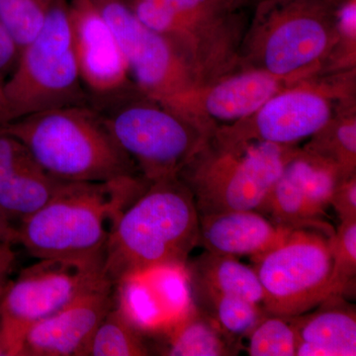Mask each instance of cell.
Listing matches in <instances>:
<instances>
[{
	"label": "cell",
	"instance_id": "6da1fadb",
	"mask_svg": "<svg viewBox=\"0 0 356 356\" xmlns=\"http://www.w3.org/2000/svg\"><path fill=\"white\" fill-rule=\"evenodd\" d=\"M199 214L179 177L149 182L112 226L104 257L113 284L152 269L185 266L198 245Z\"/></svg>",
	"mask_w": 356,
	"mask_h": 356
},
{
	"label": "cell",
	"instance_id": "7a4b0ae2",
	"mask_svg": "<svg viewBox=\"0 0 356 356\" xmlns=\"http://www.w3.org/2000/svg\"><path fill=\"white\" fill-rule=\"evenodd\" d=\"M149 184L142 175L107 184L64 181L48 202L21 220L18 243L38 259H104L114 222Z\"/></svg>",
	"mask_w": 356,
	"mask_h": 356
},
{
	"label": "cell",
	"instance_id": "3957f363",
	"mask_svg": "<svg viewBox=\"0 0 356 356\" xmlns=\"http://www.w3.org/2000/svg\"><path fill=\"white\" fill-rule=\"evenodd\" d=\"M0 130L19 140L44 172L62 181L107 184L140 175L90 105L28 115Z\"/></svg>",
	"mask_w": 356,
	"mask_h": 356
},
{
	"label": "cell",
	"instance_id": "277c9868",
	"mask_svg": "<svg viewBox=\"0 0 356 356\" xmlns=\"http://www.w3.org/2000/svg\"><path fill=\"white\" fill-rule=\"evenodd\" d=\"M337 0H259L238 54L236 69L287 79L320 72L337 40Z\"/></svg>",
	"mask_w": 356,
	"mask_h": 356
},
{
	"label": "cell",
	"instance_id": "5b68a950",
	"mask_svg": "<svg viewBox=\"0 0 356 356\" xmlns=\"http://www.w3.org/2000/svg\"><path fill=\"white\" fill-rule=\"evenodd\" d=\"M252 0H127L133 13L175 47L197 86L235 70Z\"/></svg>",
	"mask_w": 356,
	"mask_h": 356
},
{
	"label": "cell",
	"instance_id": "8992f818",
	"mask_svg": "<svg viewBox=\"0 0 356 356\" xmlns=\"http://www.w3.org/2000/svg\"><path fill=\"white\" fill-rule=\"evenodd\" d=\"M298 147L264 142L226 144L212 135L177 177L191 191L199 215L259 212Z\"/></svg>",
	"mask_w": 356,
	"mask_h": 356
},
{
	"label": "cell",
	"instance_id": "52a82bcc",
	"mask_svg": "<svg viewBox=\"0 0 356 356\" xmlns=\"http://www.w3.org/2000/svg\"><path fill=\"white\" fill-rule=\"evenodd\" d=\"M149 182L177 177L210 137L203 129L136 88L90 105Z\"/></svg>",
	"mask_w": 356,
	"mask_h": 356
},
{
	"label": "cell",
	"instance_id": "ba28073f",
	"mask_svg": "<svg viewBox=\"0 0 356 356\" xmlns=\"http://www.w3.org/2000/svg\"><path fill=\"white\" fill-rule=\"evenodd\" d=\"M10 122L46 110L89 105L81 81L69 0H51L41 30L21 49L3 81Z\"/></svg>",
	"mask_w": 356,
	"mask_h": 356
},
{
	"label": "cell",
	"instance_id": "9c48e42d",
	"mask_svg": "<svg viewBox=\"0 0 356 356\" xmlns=\"http://www.w3.org/2000/svg\"><path fill=\"white\" fill-rule=\"evenodd\" d=\"M356 103V69L317 74L283 89L254 112L213 136L226 144L264 142L299 146L348 105Z\"/></svg>",
	"mask_w": 356,
	"mask_h": 356
},
{
	"label": "cell",
	"instance_id": "30bf717a",
	"mask_svg": "<svg viewBox=\"0 0 356 356\" xmlns=\"http://www.w3.org/2000/svg\"><path fill=\"white\" fill-rule=\"evenodd\" d=\"M327 238L315 229H293L277 247L252 259L268 315L296 317L339 295Z\"/></svg>",
	"mask_w": 356,
	"mask_h": 356
},
{
	"label": "cell",
	"instance_id": "8fae6325",
	"mask_svg": "<svg viewBox=\"0 0 356 356\" xmlns=\"http://www.w3.org/2000/svg\"><path fill=\"white\" fill-rule=\"evenodd\" d=\"M105 280L104 259H44L21 270L0 299V330L11 356H19L30 327Z\"/></svg>",
	"mask_w": 356,
	"mask_h": 356
},
{
	"label": "cell",
	"instance_id": "7c38bea8",
	"mask_svg": "<svg viewBox=\"0 0 356 356\" xmlns=\"http://www.w3.org/2000/svg\"><path fill=\"white\" fill-rule=\"evenodd\" d=\"M91 1L111 28L136 88L168 107L197 86L177 47L140 22L127 0Z\"/></svg>",
	"mask_w": 356,
	"mask_h": 356
},
{
	"label": "cell",
	"instance_id": "4fadbf2b",
	"mask_svg": "<svg viewBox=\"0 0 356 356\" xmlns=\"http://www.w3.org/2000/svg\"><path fill=\"white\" fill-rule=\"evenodd\" d=\"M343 178L337 166L298 147L259 212L278 226L330 236L334 229L324 221L325 211Z\"/></svg>",
	"mask_w": 356,
	"mask_h": 356
},
{
	"label": "cell",
	"instance_id": "5bb4252c",
	"mask_svg": "<svg viewBox=\"0 0 356 356\" xmlns=\"http://www.w3.org/2000/svg\"><path fill=\"white\" fill-rule=\"evenodd\" d=\"M300 81L261 70L238 67L191 89L168 108L213 135L217 128L232 125L254 114L273 96Z\"/></svg>",
	"mask_w": 356,
	"mask_h": 356
},
{
	"label": "cell",
	"instance_id": "9a60e30c",
	"mask_svg": "<svg viewBox=\"0 0 356 356\" xmlns=\"http://www.w3.org/2000/svg\"><path fill=\"white\" fill-rule=\"evenodd\" d=\"M74 50L89 105L104 102L134 86L111 28L91 0H70Z\"/></svg>",
	"mask_w": 356,
	"mask_h": 356
},
{
	"label": "cell",
	"instance_id": "2e32d148",
	"mask_svg": "<svg viewBox=\"0 0 356 356\" xmlns=\"http://www.w3.org/2000/svg\"><path fill=\"white\" fill-rule=\"evenodd\" d=\"M113 286L105 280L33 325L23 337L19 356H84L98 325L113 307Z\"/></svg>",
	"mask_w": 356,
	"mask_h": 356
},
{
	"label": "cell",
	"instance_id": "e0dca14e",
	"mask_svg": "<svg viewBox=\"0 0 356 356\" xmlns=\"http://www.w3.org/2000/svg\"><path fill=\"white\" fill-rule=\"evenodd\" d=\"M60 184L37 165L19 140L0 130V211L10 221L36 212Z\"/></svg>",
	"mask_w": 356,
	"mask_h": 356
},
{
	"label": "cell",
	"instance_id": "ac0fdd59",
	"mask_svg": "<svg viewBox=\"0 0 356 356\" xmlns=\"http://www.w3.org/2000/svg\"><path fill=\"white\" fill-rule=\"evenodd\" d=\"M292 231L257 211H225L199 215L198 245L214 254L254 259L277 247Z\"/></svg>",
	"mask_w": 356,
	"mask_h": 356
},
{
	"label": "cell",
	"instance_id": "d6986e66",
	"mask_svg": "<svg viewBox=\"0 0 356 356\" xmlns=\"http://www.w3.org/2000/svg\"><path fill=\"white\" fill-rule=\"evenodd\" d=\"M297 339L296 356H355L356 313L334 295L313 310L288 318Z\"/></svg>",
	"mask_w": 356,
	"mask_h": 356
},
{
	"label": "cell",
	"instance_id": "ffe728a7",
	"mask_svg": "<svg viewBox=\"0 0 356 356\" xmlns=\"http://www.w3.org/2000/svg\"><path fill=\"white\" fill-rule=\"evenodd\" d=\"M191 291H204L240 297L262 305L264 291L254 267L242 264L236 257L203 252L187 261Z\"/></svg>",
	"mask_w": 356,
	"mask_h": 356
},
{
	"label": "cell",
	"instance_id": "44dd1931",
	"mask_svg": "<svg viewBox=\"0 0 356 356\" xmlns=\"http://www.w3.org/2000/svg\"><path fill=\"white\" fill-rule=\"evenodd\" d=\"M159 355L166 356H233L242 346L229 339L197 307L158 334Z\"/></svg>",
	"mask_w": 356,
	"mask_h": 356
},
{
	"label": "cell",
	"instance_id": "7402d4cb",
	"mask_svg": "<svg viewBox=\"0 0 356 356\" xmlns=\"http://www.w3.org/2000/svg\"><path fill=\"white\" fill-rule=\"evenodd\" d=\"M337 166L344 177L356 173V103L339 110L302 147Z\"/></svg>",
	"mask_w": 356,
	"mask_h": 356
},
{
	"label": "cell",
	"instance_id": "603a6c76",
	"mask_svg": "<svg viewBox=\"0 0 356 356\" xmlns=\"http://www.w3.org/2000/svg\"><path fill=\"white\" fill-rule=\"evenodd\" d=\"M191 292L194 305L212 318L225 334L242 348L245 337L267 315L262 305L240 297L204 291Z\"/></svg>",
	"mask_w": 356,
	"mask_h": 356
},
{
	"label": "cell",
	"instance_id": "cb8c5ba5",
	"mask_svg": "<svg viewBox=\"0 0 356 356\" xmlns=\"http://www.w3.org/2000/svg\"><path fill=\"white\" fill-rule=\"evenodd\" d=\"M147 339L120 307H112L98 325L84 356L149 355L152 350Z\"/></svg>",
	"mask_w": 356,
	"mask_h": 356
},
{
	"label": "cell",
	"instance_id": "d4e9b609",
	"mask_svg": "<svg viewBox=\"0 0 356 356\" xmlns=\"http://www.w3.org/2000/svg\"><path fill=\"white\" fill-rule=\"evenodd\" d=\"M250 356H296L297 339L288 318L267 315L245 337Z\"/></svg>",
	"mask_w": 356,
	"mask_h": 356
},
{
	"label": "cell",
	"instance_id": "484cf974",
	"mask_svg": "<svg viewBox=\"0 0 356 356\" xmlns=\"http://www.w3.org/2000/svg\"><path fill=\"white\" fill-rule=\"evenodd\" d=\"M51 0H0V21L21 49L37 36Z\"/></svg>",
	"mask_w": 356,
	"mask_h": 356
},
{
	"label": "cell",
	"instance_id": "4316f807",
	"mask_svg": "<svg viewBox=\"0 0 356 356\" xmlns=\"http://www.w3.org/2000/svg\"><path fill=\"white\" fill-rule=\"evenodd\" d=\"M337 40L318 74L356 69V0H337Z\"/></svg>",
	"mask_w": 356,
	"mask_h": 356
},
{
	"label": "cell",
	"instance_id": "83f0119b",
	"mask_svg": "<svg viewBox=\"0 0 356 356\" xmlns=\"http://www.w3.org/2000/svg\"><path fill=\"white\" fill-rule=\"evenodd\" d=\"M332 259V280L337 293L346 297L355 290L356 220L341 222L327 238Z\"/></svg>",
	"mask_w": 356,
	"mask_h": 356
},
{
	"label": "cell",
	"instance_id": "f1b7e54d",
	"mask_svg": "<svg viewBox=\"0 0 356 356\" xmlns=\"http://www.w3.org/2000/svg\"><path fill=\"white\" fill-rule=\"evenodd\" d=\"M330 206L336 211L339 221L356 220V173L339 182L332 193Z\"/></svg>",
	"mask_w": 356,
	"mask_h": 356
},
{
	"label": "cell",
	"instance_id": "f546056e",
	"mask_svg": "<svg viewBox=\"0 0 356 356\" xmlns=\"http://www.w3.org/2000/svg\"><path fill=\"white\" fill-rule=\"evenodd\" d=\"M20 48L6 26L0 21V81L13 72L20 55Z\"/></svg>",
	"mask_w": 356,
	"mask_h": 356
},
{
	"label": "cell",
	"instance_id": "4dcf8cb0",
	"mask_svg": "<svg viewBox=\"0 0 356 356\" xmlns=\"http://www.w3.org/2000/svg\"><path fill=\"white\" fill-rule=\"evenodd\" d=\"M13 243L0 241V299L6 292L16 262Z\"/></svg>",
	"mask_w": 356,
	"mask_h": 356
},
{
	"label": "cell",
	"instance_id": "1f68e13d",
	"mask_svg": "<svg viewBox=\"0 0 356 356\" xmlns=\"http://www.w3.org/2000/svg\"><path fill=\"white\" fill-rule=\"evenodd\" d=\"M0 241L8 242L13 245L18 243L17 228L1 211H0Z\"/></svg>",
	"mask_w": 356,
	"mask_h": 356
},
{
	"label": "cell",
	"instance_id": "d6a6232c",
	"mask_svg": "<svg viewBox=\"0 0 356 356\" xmlns=\"http://www.w3.org/2000/svg\"><path fill=\"white\" fill-rule=\"evenodd\" d=\"M10 122L8 105L3 92V81H0V126Z\"/></svg>",
	"mask_w": 356,
	"mask_h": 356
},
{
	"label": "cell",
	"instance_id": "836d02e7",
	"mask_svg": "<svg viewBox=\"0 0 356 356\" xmlns=\"http://www.w3.org/2000/svg\"><path fill=\"white\" fill-rule=\"evenodd\" d=\"M0 356H11L10 348L1 330H0Z\"/></svg>",
	"mask_w": 356,
	"mask_h": 356
}]
</instances>
